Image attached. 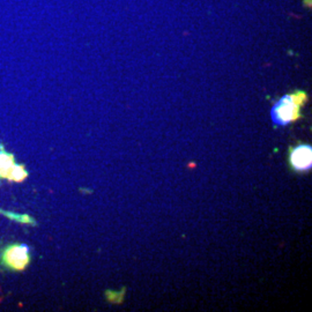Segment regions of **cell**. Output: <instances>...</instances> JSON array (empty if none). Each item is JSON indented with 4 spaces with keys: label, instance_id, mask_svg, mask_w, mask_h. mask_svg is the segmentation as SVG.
I'll return each mask as SVG.
<instances>
[{
    "label": "cell",
    "instance_id": "7a4b0ae2",
    "mask_svg": "<svg viewBox=\"0 0 312 312\" xmlns=\"http://www.w3.org/2000/svg\"><path fill=\"white\" fill-rule=\"evenodd\" d=\"M289 164L295 171L303 172L312 167V148L310 145L301 143L290 149Z\"/></svg>",
    "mask_w": 312,
    "mask_h": 312
},
{
    "label": "cell",
    "instance_id": "6da1fadb",
    "mask_svg": "<svg viewBox=\"0 0 312 312\" xmlns=\"http://www.w3.org/2000/svg\"><path fill=\"white\" fill-rule=\"evenodd\" d=\"M308 100L304 92L286 94L277 100L271 109V119L276 126H286L301 118V109Z\"/></svg>",
    "mask_w": 312,
    "mask_h": 312
}]
</instances>
